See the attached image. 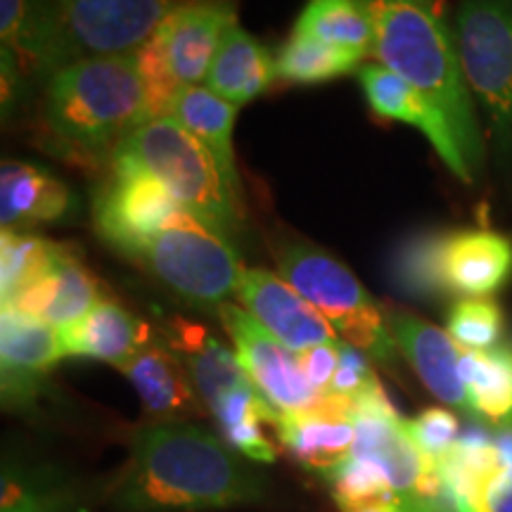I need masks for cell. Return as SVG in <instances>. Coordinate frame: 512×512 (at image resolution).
<instances>
[{
    "label": "cell",
    "instance_id": "d4e9b609",
    "mask_svg": "<svg viewBox=\"0 0 512 512\" xmlns=\"http://www.w3.org/2000/svg\"><path fill=\"white\" fill-rule=\"evenodd\" d=\"M238 110L240 107L211 93L207 86H190L176 95L169 114L207 147L228 190L240 202V174L233 150V126Z\"/></svg>",
    "mask_w": 512,
    "mask_h": 512
},
{
    "label": "cell",
    "instance_id": "8d00e7d4",
    "mask_svg": "<svg viewBox=\"0 0 512 512\" xmlns=\"http://www.w3.org/2000/svg\"><path fill=\"white\" fill-rule=\"evenodd\" d=\"M339 347L342 342H328V344H318V347H311L302 351L299 356V363H302V370L306 375V380L320 396L328 394L332 377L337 373L339 366Z\"/></svg>",
    "mask_w": 512,
    "mask_h": 512
},
{
    "label": "cell",
    "instance_id": "44dd1931",
    "mask_svg": "<svg viewBox=\"0 0 512 512\" xmlns=\"http://www.w3.org/2000/svg\"><path fill=\"white\" fill-rule=\"evenodd\" d=\"M100 302L98 280L79 264V259L67 252L46 275L24 287L3 306L31 313L62 330L79 323Z\"/></svg>",
    "mask_w": 512,
    "mask_h": 512
},
{
    "label": "cell",
    "instance_id": "7c38bea8",
    "mask_svg": "<svg viewBox=\"0 0 512 512\" xmlns=\"http://www.w3.org/2000/svg\"><path fill=\"white\" fill-rule=\"evenodd\" d=\"M83 55H131L155 34L176 0H55Z\"/></svg>",
    "mask_w": 512,
    "mask_h": 512
},
{
    "label": "cell",
    "instance_id": "277c9868",
    "mask_svg": "<svg viewBox=\"0 0 512 512\" xmlns=\"http://www.w3.org/2000/svg\"><path fill=\"white\" fill-rule=\"evenodd\" d=\"M114 155L133 159L145 171H150L159 183L166 185L181 207L228 242L238 235L240 202L228 190L207 147L171 114L138 126Z\"/></svg>",
    "mask_w": 512,
    "mask_h": 512
},
{
    "label": "cell",
    "instance_id": "5bb4252c",
    "mask_svg": "<svg viewBox=\"0 0 512 512\" xmlns=\"http://www.w3.org/2000/svg\"><path fill=\"white\" fill-rule=\"evenodd\" d=\"M238 297L245 309L294 354L337 342V330L287 280L264 268H245Z\"/></svg>",
    "mask_w": 512,
    "mask_h": 512
},
{
    "label": "cell",
    "instance_id": "d590c367",
    "mask_svg": "<svg viewBox=\"0 0 512 512\" xmlns=\"http://www.w3.org/2000/svg\"><path fill=\"white\" fill-rule=\"evenodd\" d=\"M375 387H380V380H377L375 370L370 366L368 354L351 347L349 342H342L337 373L332 377V384L325 396H335V399L349 401L354 406L356 399H361L363 394H368Z\"/></svg>",
    "mask_w": 512,
    "mask_h": 512
},
{
    "label": "cell",
    "instance_id": "4fadbf2b",
    "mask_svg": "<svg viewBox=\"0 0 512 512\" xmlns=\"http://www.w3.org/2000/svg\"><path fill=\"white\" fill-rule=\"evenodd\" d=\"M0 38L29 81H43L81 57L55 0H0Z\"/></svg>",
    "mask_w": 512,
    "mask_h": 512
},
{
    "label": "cell",
    "instance_id": "8fae6325",
    "mask_svg": "<svg viewBox=\"0 0 512 512\" xmlns=\"http://www.w3.org/2000/svg\"><path fill=\"white\" fill-rule=\"evenodd\" d=\"M235 24L233 0H185L164 17L150 38L183 91L202 86L223 38Z\"/></svg>",
    "mask_w": 512,
    "mask_h": 512
},
{
    "label": "cell",
    "instance_id": "ac0fdd59",
    "mask_svg": "<svg viewBox=\"0 0 512 512\" xmlns=\"http://www.w3.org/2000/svg\"><path fill=\"white\" fill-rule=\"evenodd\" d=\"M275 432L297 463L323 475L332 467L342 465L354 451V406L335 396H325L311 411L280 418Z\"/></svg>",
    "mask_w": 512,
    "mask_h": 512
},
{
    "label": "cell",
    "instance_id": "30bf717a",
    "mask_svg": "<svg viewBox=\"0 0 512 512\" xmlns=\"http://www.w3.org/2000/svg\"><path fill=\"white\" fill-rule=\"evenodd\" d=\"M181 209L185 207L150 171L133 159L114 155L112 178L95 195L93 221L100 238L126 254L164 228Z\"/></svg>",
    "mask_w": 512,
    "mask_h": 512
},
{
    "label": "cell",
    "instance_id": "836d02e7",
    "mask_svg": "<svg viewBox=\"0 0 512 512\" xmlns=\"http://www.w3.org/2000/svg\"><path fill=\"white\" fill-rule=\"evenodd\" d=\"M446 332L463 351L494 349L503 332V311L494 299L467 297L453 304Z\"/></svg>",
    "mask_w": 512,
    "mask_h": 512
},
{
    "label": "cell",
    "instance_id": "52a82bcc",
    "mask_svg": "<svg viewBox=\"0 0 512 512\" xmlns=\"http://www.w3.org/2000/svg\"><path fill=\"white\" fill-rule=\"evenodd\" d=\"M453 34L486 136L498 162L512 164V0H463Z\"/></svg>",
    "mask_w": 512,
    "mask_h": 512
},
{
    "label": "cell",
    "instance_id": "6da1fadb",
    "mask_svg": "<svg viewBox=\"0 0 512 512\" xmlns=\"http://www.w3.org/2000/svg\"><path fill=\"white\" fill-rule=\"evenodd\" d=\"M373 27L370 55L420 91L446 121L470 176L482 166L484 140L458 43L437 0H358Z\"/></svg>",
    "mask_w": 512,
    "mask_h": 512
},
{
    "label": "cell",
    "instance_id": "ffe728a7",
    "mask_svg": "<svg viewBox=\"0 0 512 512\" xmlns=\"http://www.w3.org/2000/svg\"><path fill=\"white\" fill-rule=\"evenodd\" d=\"M119 370L136 387L152 422H183L207 408L181 358L171 349L150 342Z\"/></svg>",
    "mask_w": 512,
    "mask_h": 512
},
{
    "label": "cell",
    "instance_id": "1f68e13d",
    "mask_svg": "<svg viewBox=\"0 0 512 512\" xmlns=\"http://www.w3.org/2000/svg\"><path fill=\"white\" fill-rule=\"evenodd\" d=\"M323 477L328 479L332 498L342 512H356L373 505L394 512V491L375 460L351 453L342 465L323 472Z\"/></svg>",
    "mask_w": 512,
    "mask_h": 512
},
{
    "label": "cell",
    "instance_id": "2e32d148",
    "mask_svg": "<svg viewBox=\"0 0 512 512\" xmlns=\"http://www.w3.org/2000/svg\"><path fill=\"white\" fill-rule=\"evenodd\" d=\"M387 323L396 347H399L403 358L411 363L422 384L439 401L448 403L460 413L472 415L467 387L463 375H460L463 349L453 342L451 335L401 309H389Z\"/></svg>",
    "mask_w": 512,
    "mask_h": 512
},
{
    "label": "cell",
    "instance_id": "7a4b0ae2",
    "mask_svg": "<svg viewBox=\"0 0 512 512\" xmlns=\"http://www.w3.org/2000/svg\"><path fill=\"white\" fill-rule=\"evenodd\" d=\"M256 486L226 444L190 422H152L133 439L119 501L136 512L216 510L245 503Z\"/></svg>",
    "mask_w": 512,
    "mask_h": 512
},
{
    "label": "cell",
    "instance_id": "f546056e",
    "mask_svg": "<svg viewBox=\"0 0 512 512\" xmlns=\"http://www.w3.org/2000/svg\"><path fill=\"white\" fill-rule=\"evenodd\" d=\"M361 60V55L325 46V43L316 41V38L302 36L297 31H292L285 46L275 55L280 79L290 83H302V86L332 81L339 79V76L358 72Z\"/></svg>",
    "mask_w": 512,
    "mask_h": 512
},
{
    "label": "cell",
    "instance_id": "60d3db41",
    "mask_svg": "<svg viewBox=\"0 0 512 512\" xmlns=\"http://www.w3.org/2000/svg\"><path fill=\"white\" fill-rule=\"evenodd\" d=\"M356 512H392L387 508H377V505H373V508H363V510H356Z\"/></svg>",
    "mask_w": 512,
    "mask_h": 512
},
{
    "label": "cell",
    "instance_id": "4dcf8cb0",
    "mask_svg": "<svg viewBox=\"0 0 512 512\" xmlns=\"http://www.w3.org/2000/svg\"><path fill=\"white\" fill-rule=\"evenodd\" d=\"M69 249L34 235L3 228L0 240V294L3 304L46 275Z\"/></svg>",
    "mask_w": 512,
    "mask_h": 512
},
{
    "label": "cell",
    "instance_id": "ab89813d",
    "mask_svg": "<svg viewBox=\"0 0 512 512\" xmlns=\"http://www.w3.org/2000/svg\"><path fill=\"white\" fill-rule=\"evenodd\" d=\"M467 512H512V470L498 472Z\"/></svg>",
    "mask_w": 512,
    "mask_h": 512
},
{
    "label": "cell",
    "instance_id": "484cf974",
    "mask_svg": "<svg viewBox=\"0 0 512 512\" xmlns=\"http://www.w3.org/2000/svg\"><path fill=\"white\" fill-rule=\"evenodd\" d=\"M72 207L67 185L38 166L5 162L0 169V221L15 230L29 223L57 221Z\"/></svg>",
    "mask_w": 512,
    "mask_h": 512
},
{
    "label": "cell",
    "instance_id": "603a6c76",
    "mask_svg": "<svg viewBox=\"0 0 512 512\" xmlns=\"http://www.w3.org/2000/svg\"><path fill=\"white\" fill-rule=\"evenodd\" d=\"M275 76H278V62L271 50L240 24H235L223 38L202 86L228 100L230 105L242 107L264 95Z\"/></svg>",
    "mask_w": 512,
    "mask_h": 512
},
{
    "label": "cell",
    "instance_id": "8992f818",
    "mask_svg": "<svg viewBox=\"0 0 512 512\" xmlns=\"http://www.w3.org/2000/svg\"><path fill=\"white\" fill-rule=\"evenodd\" d=\"M124 256L143 266L183 302L216 311L238 294L245 273L233 242L188 209L178 211L164 228L138 242Z\"/></svg>",
    "mask_w": 512,
    "mask_h": 512
},
{
    "label": "cell",
    "instance_id": "f1b7e54d",
    "mask_svg": "<svg viewBox=\"0 0 512 512\" xmlns=\"http://www.w3.org/2000/svg\"><path fill=\"white\" fill-rule=\"evenodd\" d=\"M294 31L361 57L373 46V27L358 0H309Z\"/></svg>",
    "mask_w": 512,
    "mask_h": 512
},
{
    "label": "cell",
    "instance_id": "83f0119b",
    "mask_svg": "<svg viewBox=\"0 0 512 512\" xmlns=\"http://www.w3.org/2000/svg\"><path fill=\"white\" fill-rule=\"evenodd\" d=\"M219 420L223 439L235 451L245 453L247 458L273 463L278 458V446L268 439L264 425L278 427L280 415L273 411L271 403L259 394L252 382L242 384L211 408Z\"/></svg>",
    "mask_w": 512,
    "mask_h": 512
},
{
    "label": "cell",
    "instance_id": "74e56055",
    "mask_svg": "<svg viewBox=\"0 0 512 512\" xmlns=\"http://www.w3.org/2000/svg\"><path fill=\"white\" fill-rule=\"evenodd\" d=\"M0 67H3V119L8 121L19 110V102L27 98L29 79L19 67L15 53L5 46L0 50Z\"/></svg>",
    "mask_w": 512,
    "mask_h": 512
},
{
    "label": "cell",
    "instance_id": "5b68a950",
    "mask_svg": "<svg viewBox=\"0 0 512 512\" xmlns=\"http://www.w3.org/2000/svg\"><path fill=\"white\" fill-rule=\"evenodd\" d=\"M275 261L280 278L316 306L344 342L384 366H394L401 351L389 330L387 311L342 261L311 242L294 238L278 242Z\"/></svg>",
    "mask_w": 512,
    "mask_h": 512
},
{
    "label": "cell",
    "instance_id": "d6986e66",
    "mask_svg": "<svg viewBox=\"0 0 512 512\" xmlns=\"http://www.w3.org/2000/svg\"><path fill=\"white\" fill-rule=\"evenodd\" d=\"M439 264L446 292L489 297L512 275V242L494 230L444 233Z\"/></svg>",
    "mask_w": 512,
    "mask_h": 512
},
{
    "label": "cell",
    "instance_id": "7402d4cb",
    "mask_svg": "<svg viewBox=\"0 0 512 512\" xmlns=\"http://www.w3.org/2000/svg\"><path fill=\"white\" fill-rule=\"evenodd\" d=\"M150 328L124 306L102 299L79 323L60 330L64 356H83L121 368L150 344Z\"/></svg>",
    "mask_w": 512,
    "mask_h": 512
},
{
    "label": "cell",
    "instance_id": "9c48e42d",
    "mask_svg": "<svg viewBox=\"0 0 512 512\" xmlns=\"http://www.w3.org/2000/svg\"><path fill=\"white\" fill-rule=\"evenodd\" d=\"M219 316L249 382L259 389L280 418L311 411L325 399L306 380L299 356L247 309L228 302L219 306Z\"/></svg>",
    "mask_w": 512,
    "mask_h": 512
},
{
    "label": "cell",
    "instance_id": "f35d334b",
    "mask_svg": "<svg viewBox=\"0 0 512 512\" xmlns=\"http://www.w3.org/2000/svg\"><path fill=\"white\" fill-rule=\"evenodd\" d=\"M3 512H60L53 498L36 496L29 489L10 482V477L3 479Z\"/></svg>",
    "mask_w": 512,
    "mask_h": 512
},
{
    "label": "cell",
    "instance_id": "d6a6232c",
    "mask_svg": "<svg viewBox=\"0 0 512 512\" xmlns=\"http://www.w3.org/2000/svg\"><path fill=\"white\" fill-rule=\"evenodd\" d=\"M441 240L444 233H425L399 247L392 261V275L403 292L413 297H434L446 292L439 264Z\"/></svg>",
    "mask_w": 512,
    "mask_h": 512
},
{
    "label": "cell",
    "instance_id": "9a60e30c",
    "mask_svg": "<svg viewBox=\"0 0 512 512\" xmlns=\"http://www.w3.org/2000/svg\"><path fill=\"white\" fill-rule=\"evenodd\" d=\"M62 356L60 330L43 318L3 306L0 366L5 403H27L34 399L50 368Z\"/></svg>",
    "mask_w": 512,
    "mask_h": 512
},
{
    "label": "cell",
    "instance_id": "ba28073f",
    "mask_svg": "<svg viewBox=\"0 0 512 512\" xmlns=\"http://www.w3.org/2000/svg\"><path fill=\"white\" fill-rule=\"evenodd\" d=\"M354 456L375 460L394 491V512H456L437 465L415 446L380 387L354 401Z\"/></svg>",
    "mask_w": 512,
    "mask_h": 512
},
{
    "label": "cell",
    "instance_id": "e575fe53",
    "mask_svg": "<svg viewBox=\"0 0 512 512\" xmlns=\"http://www.w3.org/2000/svg\"><path fill=\"white\" fill-rule=\"evenodd\" d=\"M406 430L434 465H439L460 439L458 418L446 408H427L418 418L406 420Z\"/></svg>",
    "mask_w": 512,
    "mask_h": 512
},
{
    "label": "cell",
    "instance_id": "cb8c5ba5",
    "mask_svg": "<svg viewBox=\"0 0 512 512\" xmlns=\"http://www.w3.org/2000/svg\"><path fill=\"white\" fill-rule=\"evenodd\" d=\"M169 349L181 358L197 394L207 403L209 411L233 389L249 384L238 356L202 325L174 320L169 332Z\"/></svg>",
    "mask_w": 512,
    "mask_h": 512
},
{
    "label": "cell",
    "instance_id": "e0dca14e",
    "mask_svg": "<svg viewBox=\"0 0 512 512\" xmlns=\"http://www.w3.org/2000/svg\"><path fill=\"white\" fill-rule=\"evenodd\" d=\"M356 76L363 88V95H366L370 110L380 114L384 119L403 121V124L420 128V131L430 138L434 150L439 152V157L444 159V164L451 169L453 176H458L463 183L475 181L458 155L456 143H453L446 121L441 119V114L434 110L432 102L427 100L425 95L415 91L411 83L403 81L399 74H394L392 69H387L380 62L361 64Z\"/></svg>",
    "mask_w": 512,
    "mask_h": 512
},
{
    "label": "cell",
    "instance_id": "4316f807",
    "mask_svg": "<svg viewBox=\"0 0 512 512\" xmlns=\"http://www.w3.org/2000/svg\"><path fill=\"white\" fill-rule=\"evenodd\" d=\"M460 375L472 418L512 430V347L463 351Z\"/></svg>",
    "mask_w": 512,
    "mask_h": 512
},
{
    "label": "cell",
    "instance_id": "3957f363",
    "mask_svg": "<svg viewBox=\"0 0 512 512\" xmlns=\"http://www.w3.org/2000/svg\"><path fill=\"white\" fill-rule=\"evenodd\" d=\"M43 126L69 155L102 159L152 119L138 55H86L43 86Z\"/></svg>",
    "mask_w": 512,
    "mask_h": 512
}]
</instances>
